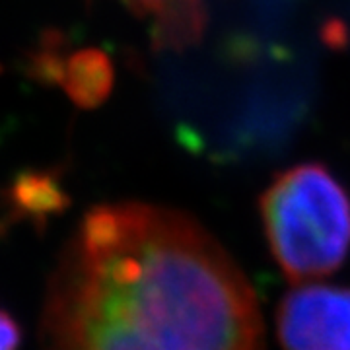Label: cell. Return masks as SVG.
Wrapping results in <instances>:
<instances>
[{"label": "cell", "instance_id": "obj_1", "mask_svg": "<svg viewBox=\"0 0 350 350\" xmlns=\"http://www.w3.org/2000/svg\"><path fill=\"white\" fill-rule=\"evenodd\" d=\"M41 350H262L250 280L191 216L92 208L47 280Z\"/></svg>", "mask_w": 350, "mask_h": 350}, {"label": "cell", "instance_id": "obj_2", "mask_svg": "<svg viewBox=\"0 0 350 350\" xmlns=\"http://www.w3.org/2000/svg\"><path fill=\"white\" fill-rule=\"evenodd\" d=\"M265 238L292 282L333 275L350 253V195L321 163L278 174L259 200Z\"/></svg>", "mask_w": 350, "mask_h": 350}, {"label": "cell", "instance_id": "obj_3", "mask_svg": "<svg viewBox=\"0 0 350 350\" xmlns=\"http://www.w3.org/2000/svg\"><path fill=\"white\" fill-rule=\"evenodd\" d=\"M282 350H350V288L304 284L276 310Z\"/></svg>", "mask_w": 350, "mask_h": 350}, {"label": "cell", "instance_id": "obj_4", "mask_svg": "<svg viewBox=\"0 0 350 350\" xmlns=\"http://www.w3.org/2000/svg\"><path fill=\"white\" fill-rule=\"evenodd\" d=\"M109 63L103 55L84 53L70 61L66 68V88L80 103H96L109 90Z\"/></svg>", "mask_w": 350, "mask_h": 350}, {"label": "cell", "instance_id": "obj_5", "mask_svg": "<svg viewBox=\"0 0 350 350\" xmlns=\"http://www.w3.org/2000/svg\"><path fill=\"white\" fill-rule=\"evenodd\" d=\"M129 4L140 8L142 12L156 16L163 25V20H175L177 22V29H183V25L179 24V18L183 16L193 29H197L199 25V14H197V6L195 0H126Z\"/></svg>", "mask_w": 350, "mask_h": 350}, {"label": "cell", "instance_id": "obj_6", "mask_svg": "<svg viewBox=\"0 0 350 350\" xmlns=\"http://www.w3.org/2000/svg\"><path fill=\"white\" fill-rule=\"evenodd\" d=\"M22 349V327L10 312L0 306V350Z\"/></svg>", "mask_w": 350, "mask_h": 350}]
</instances>
